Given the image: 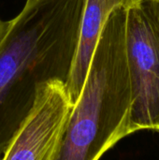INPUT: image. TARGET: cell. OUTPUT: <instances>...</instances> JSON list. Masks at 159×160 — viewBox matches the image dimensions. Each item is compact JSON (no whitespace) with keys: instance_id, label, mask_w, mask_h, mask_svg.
Masks as SVG:
<instances>
[{"instance_id":"6","label":"cell","mask_w":159,"mask_h":160,"mask_svg":"<svg viewBox=\"0 0 159 160\" xmlns=\"http://www.w3.org/2000/svg\"><path fill=\"white\" fill-rule=\"evenodd\" d=\"M140 4L159 33V0H140Z\"/></svg>"},{"instance_id":"7","label":"cell","mask_w":159,"mask_h":160,"mask_svg":"<svg viewBox=\"0 0 159 160\" xmlns=\"http://www.w3.org/2000/svg\"><path fill=\"white\" fill-rule=\"evenodd\" d=\"M7 24H8V21H4L2 20L1 16H0V39L2 38V37L4 36L6 30H7Z\"/></svg>"},{"instance_id":"3","label":"cell","mask_w":159,"mask_h":160,"mask_svg":"<svg viewBox=\"0 0 159 160\" xmlns=\"http://www.w3.org/2000/svg\"><path fill=\"white\" fill-rule=\"evenodd\" d=\"M126 41L132 134L159 132V33L140 2L127 9Z\"/></svg>"},{"instance_id":"5","label":"cell","mask_w":159,"mask_h":160,"mask_svg":"<svg viewBox=\"0 0 159 160\" xmlns=\"http://www.w3.org/2000/svg\"><path fill=\"white\" fill-rule=\"evenodd\" d=\"M139 2L140 0H83L78 43L66 82L72 103L81 93L93 53L111 14L117 8L128 9Z\"/></svg>"},{"instance_id":"2","label":"cell","mask_w":159,"mask_h":160,"mask_svg":"<svg viewBox=\"0 0 159 160\" xmlns=\"http://www.w3.org/2000/svg\"><path fill=\"white\" fill-rule=\"evenodd\" d=\"M126 25L127 9H115L101 32L73 103L56 160H99L132 134Z\"/></svg>"},{"instance_id":"1","label":"cell","mask_w":159,"mask_h":160,"mask_svg":"<svg viewBox=\"0 0 159 160\" xmlns=\"http://www.w3.org/2000/svg\"><path fill=\"white\" fill-rule=\"evenodd\" d=\"M83 0H26L0 39V152L30 112L38 87L67 82Z\"/></svg>"},{"instance_id":"4","label":"cell","mask_w":159,"mask_h":160,"mask_svg":"<svg viewBox=\"0 0 159 160\" xmlns=\"http://www.w3.org/2000/svg\"><path fill=\"white\" fill-rule=\"evenodd\" d=\"M72 107L64 81L43 82L0 160H56Z\"/></svg>"}]
</instances>
